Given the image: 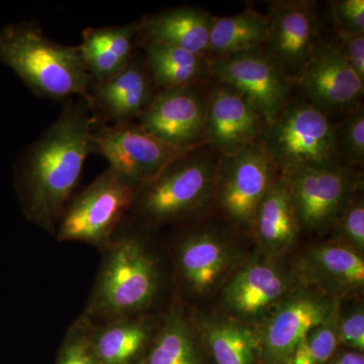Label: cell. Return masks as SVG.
<instances>
[{
    "instance_id": "4fadbf2b",
    "label": "cell",
    "mask_w": 364,
    "mask_h": 364,
    "mask_svg": "<svg viewBox=\"0 0 364 364\" xmlns=\"http://www.w3.org/2000/svg\"><path fill=\"white\" fill-rule=\"evenodd\" d=\"M267 16L264 48L287 75L296 80L321 41L317 2L277 0L269 4Z\"/></svg>"
},
{
    "instance_id": "f1b7e54d",
    "label": "cell",
    "mask_w": 364,
    "mask_h": 364,
    "mask_svg": "<svg viewBox=\"0 0 364 364\" xmlns=\"http://www.w3.org/2000/svg\"><path fill=\"white\" fill-rule=\"evenodd\" d=\"M335 143L337 153L345 166H363L364 109L361 104L344 114L335 124Z\"/></svg>"
},
{
    "instance_id": "277c9868",
    "label": "cell",
    "mask_w": 364,
    "mask_h": 364,
    "mask_svg": "<svg viewBox=\"0 0 364 364\" xmlns=\"http://www.w3.org/2000/svg\"><path fill=\"white\" fill-rule=\"evenodd\" d=\"M220 156L205 144L179 155L136 189L127 218L150 230L200 214L214 200Z\"/></svg>"
},
{
    "instance_id": "30bf717a",
    "label": "cell",
    "mask_w": 364,
    "mask_h": 364,
    "mask_svg": "<svg viewBox=\"0 0 364 364\" xmlns=\"http://www.w3.org/2000/svg\"><path fill=\"white\" fill-rule=\"evenodd\" d=\"M92 144L95 153L107 160L109 168L136 189L186 152L158 140L138 122L95 127Z\"/></svg>"
},
{
    "instance_id": "ac0fdd59",
    "label": "cell",
    "mask_w": 364,
    "mask_h": 364,
    "mask_svg": "<svg viewBox=\"0 0 364 364\" xmlns=\"http://www.w3.org/2000/svg\"><path fill=\"white\" fill-rule=\"evenodd\" d=\"M179 277L189 291L205 294L212 289L229 267L231 254L217 232L195 230L176 245Z\"/></svg>"
},
{
    "instance_id": "44dd1931",
    "label": "cell",
    "mask_w": 364,
    "mask_h": 364,
    "mask_svg": "<svg viewBox=\"0 0 364 364\" xmlns=\"http://www.w3.org/2000/svg\"><path fill=\"white\" fill-rule=\"evenodd\" d=\"M253 228L261 247L272 256L287 252L298 240L301 226L284 176H277L268 188L256 213Z\"/></svg>"
},
{
    "instance_id": "4316f807",
    "label": "cell",
    "mask_w": 364,
    "mask_h": 364,
    "mask_svg": "<svg viewBox=\"0 0 364 364\" xmlns=\"http://www.w3.org/2000/svg\"><path fill=\"white\" fill-rule=\"evenodd\" d=\"M193 331L181 309H172L160 323L145 364H198Z\"/></svg>"
},
{
    "instance_id": "836d02e7",
    "label": "cell",
    "mask_w": 364,
    "mask_h": 364,
    "mask_svg": "<svg viewBox=\"0 0 364 364\" xmlns=\"http://www.w3.org/2000/svg\"><path fill=\"white\" fill-rule=\"evenodd\" d=\"M335 33L349 65L364 80V35L340 30H335Z\"/></svg>"
},
{
    "instance_id": "e575fe53",
    "label": "cell",
    "mask_w": 364,
    "mask_h": 364,
    "mask_svg": "<svg viewBox=\"0 0 364 364\" xmlns=\"http://www.w3.org/2000/svg\"><path fill=\"white\" fill-rule=\"evenodd\" d=\"M334 364H364V358L360 352H347Z\"/></svg>"
},
{
    "instance_id": "603a6c76",
    "label": "cell",
    "mask_w": 364,
    "mask_h": 364,
    "mask_svg": "<svg viewBox=\"0 0 364 364\" xmlns=\"http://www.w3.org/2000/svg\"><path fill=\"white\" fill-rule=\"evenodd\" d=\"M301 272L332 293H345L364 284L360 253L342 243L322 244L311 249L299 264Z\"/></svg>"
},
{
    "instance_id": "7a4b0ae2",
    "label": "cell",
    "mask_w": 364,
    "mask_h": 364,
    "mask_svg": "<svg viewBox=\"0 0 364 364\" xmlns=\"http://www.w3.org/2000/svg\"><path fill=\"white\" fill-rule=\"evenodd\" d=\"M146 230L126 217L112 241L100 249V269L80 316L90 324L146 316L156 301L162 287L161 265Z\"/></svg>"
},
{
    "instance_id": "cb8c5ba5",
    "label": "cell",
    "mask_w": 364,
    "mask_h": 364,
    "mask_svg": "<svg viewBox=\"0 0 364 364\" xmlns=\"http://www.w3.org/2000/svg\"><path fill=\"white\" fill-rule=\"evenodd\" d=\"M142 49L156 91L196 87L210 77V59L205 55L163 45L145 46Z\"/></svg>"
},
{
    "instance_id": "d6986e66",
    "label": "cell",
    "mask_w": 364,
    "mask_h": 364,
    "mask_svg": "<svg viewBox=\"0 0 364 364\" xmlns=\"http://www.w3.org/2000/svg\"><path fill=\"white\" fill-rule=\"evenodd\" d=\"M291 280L267 263L253 262L241 268L224 289L228 310L239 317L259 315L286 296Z\"/></svg>"
},
{
    "instance_id": "52a82bcc",
    "label": "cell",
    "mask_w": 364,
    "mask_h": 364,
    "mask_svg": "<svg viewBox=\"0 0 364 364\" xmlns=\"http://www.w3.org/2000/svg\"><path fill=\"white\" fill-rule=\"evenodd\" d=\"M210 75L250 102L267 124L293 97L294 79L264 46L210 59Z\"/></svg>"
},
{
    "instance_id": "d4e9b609",
    "label": "cell",
    "mask_w": 364,
    "mask_h": 364,
    "mask_svg": "<svg viewBox=\"0 0 364 364\" xmlns=\"http://www.w3.org/2000/svg\"><path fill=\"white\" fill-rule=\"evenodd\" d=\"M267 35V14L253 9L235 16L215 18L210 28L208 57L221 58L263 47Z\"/></svg>"
},
{
    "instance_id": "83f0119b",
    "label": "cell",
    "mask_w": 364,
    "mask_h": 364,
    "mask_svg": "<svg viewBox=\"0 0 364 364\" xmlns=\"http://www.w3.org/2000/svg\"><path fill=\"white\" fill-rule=\"evenodd\" d=\"M339 341V314L314 328L289 358L291 364H323L331 358Z\"/></svg>"
},
{
    "instance_id": "1f68e13d",
    "label": "cell",
    "mask_w": 364,
    "mask_h": 364,
    "mask_svg": "<svg viewBox=\"0 0 364 364\" xmlns=\"http://www.w3.org/2000/svg\"><path fill=\"white\" fill-rule=\"evenodd\" d=\"M330 7L334 30L364 35L363 0H335Z\"/></svg>"
},
{
    "instance_id": "6da1fadb",
    "label": "cell",
    "mask_w": 364,
    "mask_h": 364,
    "mask_svg": "<svg viewBox=\"0 0 364 364\" xmlns=\"http://www.w3.org/2000/svg\"><path fill=\"white\" fill-rule=\"evenodd\" d=\"M95 119L85 98H69L58 117L16 158L14 186L23 215L55 235L75 193L88 156L95 153Z\"/></svg>"
},
{
    "instance_id": "3957f363",
    "label": "cell",
    "mask_w": 364,
    "mask_h": 364,
    "mask_svg": "<svg viewBox=\"0 0 364 364\" xmlns=\"http://www.w3.org/2000/svg\"><path fill=\"white\" fill-rule=\"evenodd\" d=\"M0 62L46 100H86L92 83L78 46L50 39L35 21L9 23L0 30Z\"/></svg>"
},
{
    "instance_id": "8992f818",
    "label": "cell",
    "mask_w": 364,
    "mask_h": 364,
    "mask_svg": "<svg viewBox=\"0 0 364 364\" xmlns=\"http://www.w3.org/2000/svg\"><path fill=\"white\" fill-rule=\"evenodd\" d=\"M136 191L135 186L107 167L67 203L57 223V240L104 248L130 212Z\"/></svg>"
},
{
    "instance_id": "5bb4252c",
    "label": "cell",
    "mask_w": 364,
    "mask_h": 364,
    "mask_svg": "<svg viewBox=\"0 0 364 364\" xmlns=\"http://www.w3.org/2000/svg\"><path fill=\"white\" fill-rule=\"evenodd\" d=\"M205 93V144L220 155H231L259 142L267 123L237 91L214 81Z\"/></svg>"
},
{
    "instance_id": "ba28073f",
    "label": "cell",
    "mask_w": 364,
    "mask_h": 364,
    "mask_svg": "<svg viewBox=\"0 0 364 364\" xmlns=\"http://www.w3.org/2000/svg\"><path fill=\"white\" fill-rule=\"evenodd\" d=\"M260 142L221 155L215 173L214 200L236 226L253 228L261 200L279 176Z\"/></svg>"
},
{
    "instance_id": "9c48e42d",
    "label": "cell",
    "mask_w": 364,
    "mask_h": 364,
    "mask_svg": "<svg viewBox=\"0 0 364 364\" xmlns=\"http://www.w3.org/2000/svg\"><path fill=\"white\" fill-rule=\"evenodd\" d=\"M284 177L301 230L317 233L334 228L363 186L354 169L344 165L301 169Z\"/></svg>"
},
{
    "instance_id": "d6a6232c",
    "label": "cell",
    "mask_w": 364,
    "mask_h": 364,
    "mask_svg": "<svg viewBox=\"0 0 364 364\" xmlns=\"http://www.w3.org/2000/svg\"><path fill=\"white\" fill-rule=\"evenodd\" d=\"M339 340L356 349L364 348V313L363 306L351 309L344 317L339 316Z\"/></svg>"
},
{
    "instance_id": "7c38bea8",
    "label": "cell",
    "mask_w": 364,
    "mask_h": 364,
    "mask_svg": "<svg viewBox=\"0 0 364 364\" xmlns=\"http://www.w3.org/2000/svg\"><path fill=\"white\" fill-rule=\"evenodd\" d=\"M207 98L200 86L156 91L136 119L151 135L181 151L205 145Z\"/></svg>"
},
{
    "instance_id": "4dcf8cb0",
    "label": "cell",
    "mask_w": 364,
    "mask_h": 364,
    "mask_svg": "<svg viewBox=\"0 0 364 364\" xmlns=\"http://www.w3.org/2000/svg\"><path fill=\"white\" fill-rule=\"evenodd\" d=\"M338 228V234L342 242L356 252L364 250V203L360 188L356 191L351 203L341 215L334 227Z\"/></svg>"
},
{
    "instance_id": "5b68a950",
    "label": "cell",
    "mask_w": 364,
    "mask_h": 364,
    "mask_svg": "<svg viewBox=\"0 0 364 364\" xmlns=\"http://www.w3.org/2000/svg\"><path fill=\"white\" fill-rule=\"evenodd\" d=\"M259 142L280 176L344 165L337 153L335 124L304 97L289 100L267 124Z\"/></svg>"
},
{
    "instance_id": "ffe728a7",
    "label": "cell",
    "mask_w": 364,
    "mask_h": 364,
    "mask_svg": "<svg viewBox=\"0 0 364 364\" xmlns=\"http://www.w3.org/2000/svg\"><path fill=\"white\" fill-rule=\"evenodd\" d=\"M139 23L90 26L77 45L92 82H104L124 70L136 51Z\"/></svg>"
},
{
    "instance_id": "7402d4cb",
    "label": "cell",
    "mask_w": 364,
    "mask_h": 364,
    "mask_svg": "<svg viewBox=\"0 0 364 364\" xmlns=\"http://www.w3.org/2000/svg\"><path fill=\"white\" fill-rule=\"evenodd\" d=\"M149 316L90 325V338L102 364H135L149 349L160 324Z\"/></svg>"
},
{
    "instance_id": "e0dca14e",
    "label": "cell",
    "mask_w": 364,
    "mask_h": 364,
    "mask_svg": "<svg viewBox=\"0 0 364 364\" xmlns=\"http://www.w3.org/2000/svg\"><path fill=\"white\" fill-rule=\"evenodd\" d=\"M214 16L198 7L163 9L138 21L136 49L149 45L170 46L208 57Z\"/></svg>"
},
{
    "instance_id": "484cf974",
    "label": "cell",
    "mask_w": 364,
    "mask_h": 364,
    "mask_svg": "<svg viewBox=\"0 0 364 364\" xmlns=\"http://www.w3.org/2000/svg\"><path fill=\"white\" fill-rule=\"evenodd\" d=\"M200 328L217 364L255 363L259 339L245 326L225 318H212L203 320Z\"/></svg>"
},
{
    "instance_id": "8fae6325",
    "label": "cell",
    "mask_w": 364,
    "mask_h": 364,
    "mask_svg": "<svg viewBox=\"0 0 364 364\" xmlns=\"http://www.w3.org/2000/svg\"><path fill=\"white\" fill-rule=\"evenodd\" d=\"M304 98L331 119L361 105L364 80L349 65L336 41H320L296 78Z\"/></svg>"
},
{
    "instance_id": "2e32d148",
    "label": "cell",
    "mask_w": 364,
    "mask_h": 364,
    "mask_svg": "<svg viewBox=\"0 0 364 364\" xmlns=\"http://www.w3.org/2000/svg\"><path fill=\"white\" fill-rule=\"evenodd\" d=\"M337 310L336 299L312 291H301L286 299L265 328L263 344L268 361L282 364L289 360L306 335Z\"/></svg>"
},
{
    "instance_id": "9a60e30c",
    "label": "cell",
    "mask_w": 364,
    "mask_h": 364,
    "mask_svg": "<svg viewBox=\"0 0 364 364\" xmlns=\"http://www.w3.org/2000/svg\"><path fill=\"white\" fill-rule=\"evenodd\" d=\"M156 90L144 52L136 51L129 65L104 82L91 83L87 100L95 127L136 122Z\"/></svg>"
},
{
    "instance_id": "f546056e",
    "label": "cell",
    "mask_w": 364,
    "mask_h": 364,
    "mask_svg": "<svg viewBox=\"0 0 364 364\" xmlns=\"http://www.w3.org/2000/svg\"><path fill=\"white\" fill-rule=\"evenodd\" d=\"M57 364H102L90 338V325L79 317L70 326L62 343Z\"/></svg>"
}]
</instances>
